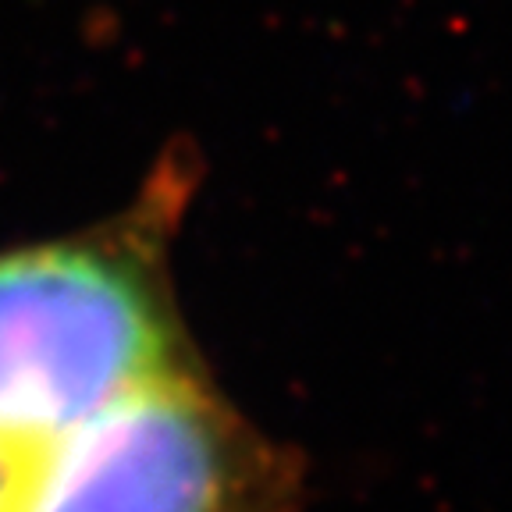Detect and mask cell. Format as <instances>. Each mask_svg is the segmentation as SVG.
I'll use <instances>...</instances> for the list:
<instances>
[{
  "mask_svg": "<svg viewBox=\"0 0 512 512\" xmlns=\"http://www.w3.org/2000/svg\"><path fill=\"white\" fill-rule=\"evenodd\" d=\"M196 168L168 150L107 221L0 253V441L32 452L139 384L189 370L171 239Z\"/></svg>",
  "mask_w": 512,
  "mask_h": 512,
  "instance_id": "1",
  "label": "cell"
},
{
  "mask_svg": "<svg viewBox=\"0 0 512 512\" xmlns=\"http://www.w3.org/2000/svg\"><path fill=\"white\" fill-rule=\"evenodd\" d=\"M288 488L281 452L189 367L32 448L11 512H285Z\"/></svg>",
  "mask_w": 512,
  "mask_h": 512,
  "instance_id": "2",
  "label": "cell"
},
{
  "mask_svg": "<svg viewBox=\"0 0 512 512\" xmlns=\"http://www.w3.org/2000/svg\"><path fill=\"white\" fill-rule=\"evenodd\" d=\"M25 456H29V452L8 445V441H0V512H11V505H15L18 480H22V470H25Z\"/></svg>",
  "mask_w": 512,
  "mask_h": 512,
  "instance_id": "3",
  "label": "cell"
}]
</instances>
